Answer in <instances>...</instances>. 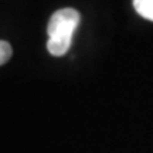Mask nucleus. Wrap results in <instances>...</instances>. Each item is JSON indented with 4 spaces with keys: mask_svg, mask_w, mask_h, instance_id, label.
<instances>
[{
    "mask_svg": "<svg viewBox=\"0 0 153 153\" xmlns=\"http://www.w3.org/2000/svg\"><path fill=\"white\" fill-rule=\"evenodd\" d=\"M81 16L75 9H61L51 16L47 27V50L54 57H62L71 47L72 36L79 24Z\"/></svg>",
    "mask_w": 153,
    "mask_h": 153,
    "instance_id": "f257e3e1",
    "label": "nucleus"
},
{
    "mask_svg": "<svg viewBox=\"0 0 153 153\" xmlns=\"http://www.w3.org/2000/svg\"><path fill=\"white\" fill-rule=\"evenodd\" d=\"M133 7L137 14L153 22V0H133Z\"/></svg>",
    "mask_w": 153,
    "mask_h": 153,
    "instance_id": "f03ea898",
    "label": "nucleus"
},
{
    "mask_svg": "<svg viewBox=\"0 0 153 153\" xmlns=\"http://www.w3.org/2000/svg\"><path fill=\"white\" fill-rule=\"evenodd\" d=\"M11 54H13V50H11V45L7 41H3L0 40V65L6 64L7 61L11 58Z\"/></svg>",
    "mask_w": 153,
    "mask_h": 153,
    "instance_id": "7ed1b4c3",
    "label": "nucleus"
}]
</instances>
